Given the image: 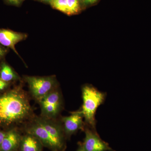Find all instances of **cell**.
I'll list each match as a JSON object with an SVG mask.
<instances>
[{
	"label": "cell",
	"mask_w": 151,
	"mask_h": 151,
	"mask_svg": "<svg viewBox=\"0 0 151 151\" xmlns=\"http://www.w3.org/2000/svg\"><path fill=\"white\" fill-rule=\"evenodd\" d=\"M34 117L28 96L21 86L0 96V127L27 124Z\"/></svg>",
	"instance_id": "1"
},
{
	"label": "cell",
	"mask_w": 151,
	"mask_h": 151,
	"mask_svg": "<svg viewBox=\"0 0 151 151\" xmlns=\"http://www.w3.org/2000/svg\"><path fill=\"white\" fill-rule=\"evenodd\" d=\"M81 92L83 104L79 111L84 117L85 126L96 129V111L99 106L105 102L107 94L89 84L82 87Z\"/></svg>",
	"instance_id": "2"
},
{
	"label": "cell",
	"mask_w": 151,
	"mask_h": 151,
	"mask_svg": "<svg viewBox=\"0 0 151 151\" xmlns=\"http://www.w3.org/2000/svg\"><path fill=\"white\" fill-rule=\"evenodd\" d=\"M29 92L38 103L47 95L56 89L57 82L53 76H25Z\"/></svg>",
	"instance_id": "3"
},
{
	"label": "cell",
	"mask_w": 151,
	"mask_h": 151,
	"mask_svg": "<svg viewBox=\"0 0 151 151\" xmlns=\"http://www.w3.org/2000/svg\"><path fill=\"white\" fill-rule=\"evenodd\" d=\"M41 108V117L56 119L63 108L62 95L57 89L50 92L38 102Z\"/></svg>",
	"instance_id": "4"
},
{
	"label": "cell",
	"mask_w": 151,
	"mask_h": 151,
	"mask_svg": "<svg viewBox=\"0 0 151 151\" xmlns=\"http://www.w3.org/2000/svg\"><path fill=\"white\" fill-rule=\"evenodd\" d=\"M24 131L26 133L37 138L44 147L52 151H60L56 142L45 128L38 122L35 116L26 124Z\"/></svg>",
	"instance_id": "5"
},
{
	"label": "cell",
	"mask_w": 151,
	"mask_h": 151,
	"mask_svg": "<svg viewBox=\"0 0 151 151\" xmlns=\"http://www.w3.org/2000/svg\"><path fill=\"white\" fill-rule=\"evenodd\" d=\"M84 132L85 137L81 143L84 151H116L109 146V144L102 139L96 131L85 126Z\"/></svg>",
	"instance_id": "6"
},
{
	"label": "cell",
	"mask_w": 151,
	"mask_h": 151,
	"mask_svg": "<svg viewBox=\"0 0 151 151\" xmlns=\"http://www.w3.org/2000/svg\"><path fill=\"white\" fill-rule=\"evenodd\" d=\"M38 122L47 131L59 147L60 151H65L66 148V137L64 134L61 122H57L55 120L45 119L37 117Z\"/></svg>",
	"instance_id": "7"
},
{
	"label": "cell",
	"mask_w": 151,
	"mask_h": 151,
	"mask_svg": "<svg viewBox=\"0 0 151 151\" xmlns=\"http://www.w3.org/2000/svg\"><path fill=\"white\" fill-rule=\"evenodd\" d=\"M70 113V116L61 117L60 121L66 139H70L79 130L84 131L85 128L84 117L79 110Z\"/></svg>",
	"instance_id": "8"
},
{
	"label": "cell",
	"mask_w": 151,
	"mask_h": 151,
	"mask_svg": "<svg viewBox=\"0 0 151 151\" xmlns=\"http://www.w3.org/2000/svg\"><path fill=\"white\" fill-rule=\"evenodd\" d=\"M27 34L24 33L16 32L11 30L0 29V43L4 46L9 47L18 55V52L15 48L16 45L26 39Z\"/></svg>",
	"instance_id": "9"
},
{
	"label": "cell",
	"mask_w": 151,
	"mask_h": 151,
	"mask_svg": "<svg viewBox=\"0 0 151 151\" xmlns=\"http://www.w3.org/2000/svg\"><path fill=\"white\" fill-rule=\"evenodd\" d=\"M22 136L16 130L6 132L1 147L0 151H15L19 148Z\"/></svg>",
	"instance_id": "10"
},
{
	"label": "cell",
	"mask_w": 151,
	"mask_h": 151,
	"mask_svg": "<svg viewBox=\"0 0 151 151\" xmlns=\"http://www.w3.org/2000/svg\"><path fill=\"white\" fill-rule=\"evenodd\" d=\"M43 147L37 138L26 133L22 136L19 149L20 151H42Z\"/></svg>",
	"instance_id": "11"
},
{
	"label": "cell",
	"mask_w": 151,
	"mask_h": 151,
	"mask_svg": "<svg viewBox=\"0 0 151 151\" xmlns=\"http://www.w3.org/2000/svg\"><path fill=\"white\" fill-rule=\"evenodd\" d=\"M0 78L3 81L8 82L17 79L18 76L9 65L4 63L0 72Z\"/></svg>",
	"instance_id": "12"
},
{
	"label": "cell",
	"mask_w": 151,
	"mask_h": 151,
	"mask_svg": "<svg viewBox=\"0 0 151 151\" xmlns=\"http://www.w3.org/2000/svg\"><path fill=\"white\" fill-rule=\"evenodd\" d=\"M80 10L79 0H67V14L68 15L76 14Z\"/></svg>",
	"instance_id": "13"
},
{
	"label": "cell",
	"mask_w": 151,
	"mask_h": 151,
	"mask_svg": "<svg viewBox=\"0 0 151 151\" xmlns=\"http://www.w3.org/2000/svg\"><path fill=\"white\" fill-rule=\"evenodd\" d=\"M50 4L53 8L67 14V0H52Z\"/></svg>",
	"instance_id": "14"
},
{
	"label": "cell",
	"mask_w": 151,
	"mask_h": 151,
	"mask_svg": "<svg viewBox=\"0 0 151 151\" xmlns=\"http://www.w3.org/2000/svg\"><path fill=\"white\" fill-rule=\"evenodd\" d=\"M6 1L11 4L18 6L21 4L23 0H6Z\"/></svg>",
	"instance_id": "15"
},
{
	"label": "cell",
	"mask_w": 151,
	"mask_h": 151,
	"mask_svg": "<svg viewBox=\"0 0 151 151\" xmlns=\"http://www.w3.org/2000/svg\"><path fill=\"white\" fill-rule=\"evenodd\" d=\"M8 86L7 82L3 81L0 78V91L4 90Z\"/></svg>",
	"instance_id": "16"
},
{
	"label": "cell",
	"mask_w": 151,
	"mask_h": 151,
	"mask_svg": "<svg viewBox=\"0 0 151 151\" xmlns=\"http://www.w3.org/2000/svg\"><path fill=\"white\" fill-rule=\"evenodd\" d=\"M6 132H4L0 131V147L1 145L3 140H4V138L5 137Z\"/></svg>",
	"instance_id": "17"
},
{
	"label": "cell",
	"mask_w": 151,
	"mask_h": 151,
	"mask_svg": "<svg viewBox=\"0 0 151 151\" xmlns=\"http://www.w3.org/2000/svg\"><path fill=\"white\" fill-rule=\"evenodd\" d=\"M98 0H82L84 4L86 5H91L96 3Z\"/></svg>",
	"instance_id": "18"
},
{
	"label": "cell",
	"mask_w": 151,
	"mask_h": 151,
	"mask_svg": "<svg viewBox=\"0 0 151 151\" xmlns=\"http://www.w3.org/2000/svg\"><path fill=\"white\" fill-rule=\"evenodd\" d=\"M76 151H84V150H83V148H82L80 142H79L78 143V148Z\"/></svg>",
	"instance_id": "19"
},
{
	"label": "cell",
	"mask_w": 151,
	"mask_h": 151,
	"mask_svg": "<svg viewBox=\"0 0 151 151\" xmlns=\"http://www.w3.org/2000/svg\"><path fill=\"white\" fill-rule=\"evenodd\" d=\"M5 53V51L4 50L0 47V57L3 56Z\"/></svg>",
	"instance_id": "20"
},
{
	"label": "cell",
	"mask_w": 151,
	"mask_h": 151,
	"mask_svg": "<svg viewBox=\"0 0 151 151\" xmlns=\"http://www.w3.org/2000/svg\"><path fill=\"white\" fill-rule=\"evenodd\" d=\"M39 1L42 2H43L50 3V4L52 1V0H39Z\"/></svg>",
	"instance_id": "21"
}]
</instances>
